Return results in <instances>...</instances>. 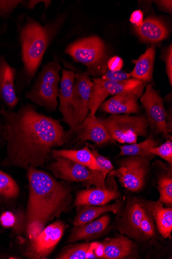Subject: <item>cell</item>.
Instances as JSON below:
<instances>
[{"instance_id": "cell-40", "label": "cell", "mask_w": 172, "mask_h": 259, "mask_svg": "<svg viewBox=\"0 0 172 259\" xmlns=\"http://www.w3.org/2000/svg\"><path fill=\"white\" fill-rule=\"evenodd\" d=\"M156 4L159 6L162 10L171 13V1H157L156 2Z\"/></svg>"}, {"instance_id": "cell-34", "label": "cell", "mask_w": 172, "mask_h": 259, "mask_svg": "<svg viewBox=\"0 0 172 259\" xmlns=\"http://www.w3.org/2000/svg\"><path fill=\"white\" fill-rule=\"evenodd\" d=\"M162 58L166 65V71L170 85H172V45L170 44L163 51Z\"/></svg>"}, {"instance_id": "cell-26", "label": "cell", "mask_w": 172, "mask_h": 259, "mask_svg": "<svg viewBox=\"0 0 172 259\" xmlns=\"http://www.w3.org/2000/svg\"><path fill=\"white\" fill-rule=\"evenodd\" d=\"M153 135L151 133L146 140L139 144L119 146L120 152L119 156H140L149 159L153 158L155 155L151 153L150 150L159 144Z\"/></svg>"}, {"instance_id": "cell-11", "label": "cell", "mask_w": 172, "mask_h": 259, "mask_svg": "<svg viewBox=\"0 0 172 259\" xmlns=\"http://www.w3.org/2000/svg\"><path fill=\"white\" fill-rule=\"evenodd\" d=\"M66 225L57 221L48 226L33 240L26 255L31 258H45L56 246L63 236Z\"/></svg>"}, {"instance_id": "cell-36", "label": "cell", "mask_w": 172, "mask_h": 259, "mask_svg": "<svg viewBox=\"0 0 172 259\" xmlns=\"http://www.w3.org/2000/svg\"><path fill=\"white\" fill-rule=\"evenodd\" d=\"M124 65V62L119 57L114 56L110 58L107 63L108 69L112 72H118L121 70Z\"/></svg>"}, {"instance_id": "cell-31", "label": "cell", "mask_w": 172, "mask_h": 259, "mask_svg": "<svg viewBox=\"0 0 172 259\" xmlns=\"http://www.w3.org/2000/svg\"><path fill=\"white\" fill-rule=\"evenodd\" d=\"M154 155L159 156L172 165V142L168 139L165 143L160 146L153 148L150 150Z\"/></svg>"}, {"instance_id": "cell-15", "label": "cell", "mask_w": 172, "mask_h": 259, "mask_svg": "<svg viewBox=\"0 0 172 259\" xmlns=\"http://www.w3.org/2000/svg\"><path fill=\"white\" fill-rule=\"evenodd\" d=\"M55 161L47 167L58 178L68 182H85L90 177L89 169L67 158L54 157Z\"/></svg>"}, {"instance_id": "cell-16", "label": "cell", "mask_w": 172, "mask_h": 259, "mask_svg": "<svg viewBox=\"0 0 172 259\" xmlns=\"http://www.w3.org/2000/svg\"><path fill=\"white\" fill-rule=\"evenodd\" d=\"M134 248L132 241L124 236H119L107 238L102 243H99L93 253L95 258L121 259L132 254Z\"/></svg>"}, {"instance_id": "cell-30", "label": "cell", "mask_w": 172, "mask_h": 259, "mask_svg": "<svg viewBox=\"0 0 172 259\" xmlns=\"http://www.w3.org/2000/svg\"><path fill=\"white\" fill-rule=\"evenodd\" d=\"M155 231L154 220L149 210V212L147 213L141 222L137 236L146 239H151L154 237Z\"/></svg>"}, {"instance_id": "cell-9", "label": "cell", "mask_w": 172, "mask_h": 259, "mask_svg": "<svg viewBox=\"0 0 172 259\" xmlns=\"http://www.w3.org/2000/svg\"><path fill=\"white\" fill-rule=\"evenodd\" d=\"M92 81L89 103L90 113L88 116L90 117L95 116L98 108L107 97L146 86V84L134 78L124 81L116 82L99 77L93 78Z\"/></svg>"}, {"instance_id": "cell-8", "label": "cell", "mask_w": 172, "mask_h": 259, "mask_svg": "<svg viewBox=\"0 0 172 259\" xmlns=\"http://www.w3.org/2000/svg\"><path fill=\"white\" fill-rule=\"evenodd\" d=\"M141 103L145 110V115L151 133L163 135L171 139L166 122L167 112L163 100L152 84L146 85L145 92L140 98Z\"/></svg>"}, {"instance_id": "cell-4", "label": "cell", "mask_w": 172, "mask_h": 259, "mask_svg": "<svg viewBox=\"0 0 172 259\" xmlns=\"http://www.w3.org/2000/svg\"><path fill=\"white\" fill-rule=\"evenodd\" d=\"M65 52L86 66V73L89 76L100 77L107 70L110 58L104 41L99 36L79 39L68 46Z\"/></svg>"}, {"instance_id": "cell-32", "label": "cell", "mask_w": 172, "mask_h": 259, "mask_svg": "<svg viewBox=\"0 0 172 259\" xmlns=\"http://www.w3.org/2000/svg\"><path fill=\"white\" fill-rule=\"evenodd\" d=\"M24 1L20 0H0V17L3 19L9 18L14 10Z\"/></svg>"}, {"instance_id": "cell-17", "label": "cell", "mask_w": 172, "mask_h": 259, "mask_svg": "<svg viewBox=\"0 0 172 259\" xmlns=\"http://www.w3.org/2000/svg\"><path fill=\"white\" fill-rule=\"evenodd\" d=\"M16 69L11 66L5 56L0 57V100L12 110L18 105L19 99L15 90Z\"/></svg>"}, {"instance_id": "cell-24", "label": "cell", "mask_w": 172, "mask_h": 259, "mask_svg": "<svg viewBox=\"0 0 172 259\" xmlns=\"http://www.w3.org/2000/svg\"><path fill=\"white\" fill-rule=\"evenodd\" d=\"M149 212L141 201H134L127 209L124 221L125 233L137 236L139 228L143 219Z\"/></svg>"}, {"instance_id": "cell-19", "label": "cell", "mask_w": 172, "mask_h": 259, "mask_svg": "<svg viewBox=\"0 0 172 259\" xmlns=\"http://www.w3.org/2000/svg\"><path fill=\"white\" fill-rule=\"evenodd\" d=\"M150 211L157 225L159 233L164 238H170L172 231V209L165 207L159 201L141 202Z\"/></svg>"}, {"instance_id": "cell-35", "label": "cell", "mask_w": 172, "mask_h": 259, "mask_svg": "<svg viewBox=\"0 0 172 259\" xmlns=\"http://www.w3.org/2000/svg\"><path fill=\"white\" fill-rule=\"evenodd\" d=\"M45 225L38 221L28 223V232L30 239L33 240L38 236L44 229Z\"/></svg>"}, {"instance_id": "cell-39", "label": "cell", "mask_w": 172, "mask_h": 259, "mask_svg": "<svg viewBox=\"0 0 172 259\" xmlns=\"http://www.w3.org/2000/svg\"><path fill=\"white\" fill-rule=\"evenodd\" d=\"M51 1H35V0H32V1H29L27 3L26 7L30 10H33L37 5L39 3H43L45 5V9H46L51 4Z\"/></svg>"}, {"instance_id": "cell-23", "label": "cell", "mask_w": 172, "mask_h": 259, "mask_svg": "<svg viewBox=\"0 0 172 259\" xmlns=\"http://www.w3.org/2000/svg\"><path fill=\"white\" fill-rule=\"evenodd\" d=\"M51 155L53 157L60 156L67 158L89 169L101 170L107 171L109 174L108 171L101 169L98 166L95 158L89 149L88 144H86V146L84 148L77 150H52Z\"/></svg>"}, {"instance_id": "cell-13", "label": "cell", "mask_w": 172, "mask_h": 259, "mask_svg": "<svg viewBox=\"0 0 172 259\" xmlns=\"http://www.w3.org/2000/svg\"><path fill=\"white\" fill-rule=\"evenodd\" d=\"M144 87L117 94L103 102L98 109L111 115L138 114L141 110L138 100L142 96Z\"/></svg>"}, {"instance_id": "cell-38", "label": "cell", "mask_w": 172, "mask_h": 259, "mask_svg": "<svg viewBox=\"0 0 172 259\" xmlns=\"http://www.w3.org/2000/svg\"><path fill=\"white\" fill-rule=\"evenodd\" d=\"M143 20V14L140 10L134 11L131 15L130 21L135 26H139L141 25Z\"/></svg>"}, {"instance_id": "cell-28", "label": "cell", "mask_w": 172, "mask_h": 259, "mask_svg": "<svg viewBox=\"0 0 172 259\" xmlns=\"http://www.w3.org/2000/svg\"><path fill=\"white\" fill-rule=\"evenodd\" d=\"M19 193V187L15 180L0 170V196L7 199H13L17 197Z\"/></svg>"}, {"instance_id": "cell-2", "label": "cell", "mask_w": 172, "mask_h": 259, "mask_svg": "<svg viewBox=\"0 0 172 259\" xmlns=\"http://www.w3.org/2000/svg\"><path fill=\"white\" fill-rule=\"evenodd\" d=\"M27 170L28 223L38 221L45 225L66 212L72 199L70 186L43 171L34 168Z\"/></svg>"}, {"instance_id": "cell-3", "label": "cell", "mask_w": 172, "mask_h": 259, "mask_svg": "<svg viewBox=\"0 0 172 259\" xmlns=\"http://www.w3.org/2000/svg\"><path fill=\"white\" fill-rule=\"evenodd\" d=\"M62 14L44 26L28 17L20 32L22 59L29 82L34 77L48 47L64 20Z\"/></svg>"}, {"instance_id": "cell-25", "label": "cell", "mask_w": 172, "mask_h": 259, "mask_svg": "<svg viewBox=\"0 0 172 259\" xmlns=\"http://www.w3.org/2000/svg\"><path fill=\"white\" fill-rule=\"evenodd\" d=\"M77 214L74 225L75 227L83 225L93 221L98 217L107 211H111L114 214L118 213L121 209L122 204L120 202L112 205L95 206L84 205Z\"/></svg>"}, {"instance_id": "cell-12", "label": "cell", "mask_w": 172, "mask_h": 259, "mask_svg": "<svg viewBox=\"0 0 172 259\" xmlns=\"http://www.w3.org/2000/svg\"><path fill=\"white\" fill-rule=\"evenodd\" d=\"M93 81L86 73L78 70L73 84V105L76 126L82 124L89 114V103Z\"/></svg>"}, {"instance_id": "cell-14", "label": "cell", "mask_w": 172, "mask_h": 259, "mask_svg": "<svg viewBox=\"0 0 172 259\" xmlns=\"http://www.w3.org/2000/svg\"><path fill=\"white\" fill-rule=\"evenodd\" d=\"M76 73L73 70L62 69L61 88L59 89V110L63 116V121L70 128L76 126L75 112L73 105V90Z\"/></svg>"}, {"instance_id": "cell-27", "label": "cell", "mask_w": 172, "mask_h": 259, "mask_svg": "<svg viewBox=\"0 0 172 259\" xmlns=\"http://www.w3.org/2000/svg\"><path fill=\"white\" fill-rule=\"evenodd\" d=\"M162 171L157 175L158 189L160 194L158 201L171 207L172 204L171 167L162 163Z\"/></svg>"}, {"instance_id": "cell-7", "label": "cell", "mask_w": 172, "mask_h": 259, "mask_svg": "<svg viewBox=\"0 0 172 259\" xmlns=\"http://www.w3.org/2000/svg\"><path fill=\"white\" fill-rule=\"evenodd\" d=\"M150 167V159L140 156H129L122 159L119 168L109 175L119 179L122 185L127 190L137 192L141 191Z\"/></svg>"}, {"instance_id": "cell-22", "label": "cell", "mask_w": 172, "mask_h": 259, "mask_svg": "<svg viewBox=\"0 0 172 259\" xmlns=\"http://www.w3.org/2000/svg\"><path fill=\"white\" fill-rule=\"evenodd\" d=\"M109 222V217L105 215L95 221L75 227L71 235L69 242L90 240L99 237L105 231Z\"/></svg>"}, {"instance_id": "cell-21", "label": "cell", "mask_w": 172, "mask_h": 259, "mask_svg": "<svg viewBox=\"0 0 172 259\" xmlns=\"http://www.w3.org/2000/svg\"><path fill=\"white\" fill-rule=\"evenodd\" d=\"M117 188H107L106 190L99 188L86 190L79 192L76 199L75 204L77 206L84 205H105L111 200L119 197Z\"/></svg>"}, {"instance_id": "cell-37", "label": "cell", "mask_w": 172, "mask_h": 259, "mask_svg": "<svg viewBox=\"0 0 172 259\" xmlns=\"http://www.w3.org/2000/svg\"><path fill=\"white\" fill-rule=\"evenodd\" d=\"M1 221L5 227H11L15 224V218L11 212H6L2 215Z\"/></svg>"}, {"instance_id": "cell-6", "label": "cell", "mask_w": 172, "mask_h": 259, "mask_svg": "<svg viewBox=\"0 0 172 259\" xmlns=\"http://www.w3.org/2000/svg\"><path fill=\"white\" fill-rule=\"evenodd\" d=\"M102 120L112 139L121 144H136L139 136L149 134L150 127L145 114H112Z\"/></svg>"}, {"instance_id": "cell-20", "label": "cell", "mask_w": 172, "mask_h": 259, "mask_svg": "<svg viewBox=\"0 0 172 259\" xmlns=\"http://www.w3.org/2000/svg\"><path fill=\"white\" fill-rule=\"evenodd\" d=\"M155 55V45H153L138 59L132 60L135 67L130 73L131 77L145 84L152 82Z\"/></svg>"}, {"instance_id": "cell-29", "label": "cell", "mask_w": 172, "mask_h": 259, "mask_svg": "<svg viewBox=\"0 0 172 259\" xmlns=\"http://www.w3.org/2000/svg\"><path fill=\"white\" fill-rule=\"evenodd\" d=\"M90 243L81 244L71 246L64 250L59 255L61 259L93 258L90 248Z\"/></svg>"}, {"instance_id": "cell-33", "label": "cell", "mask_w": 172, "mask_h": 259, "mask_svg": "<svg viewBox=\"0 0 172 259\" xmlns=\"http://www.w3.org/2000/svg\"><path fill=\"white\" fill-rule=\"evenodd\" d=\"M100 78L106 80L121 82L127 80L131 78L132 77L130 73H126L122 70L118 72H112L107 69Z\"/></svg>"}, {"instance_id": "cell-1", "label": "cell", "mask_w": 172, "mask_h": 259, "mask_svg": "<svg viewBox=\"0 0 172 259\" xmlns=\"http://www.w3.org/2000/svg\"><path fill=\"white\" fill-rule=\"evenodd\" d=\"M3 137L7 165L28 169L44 165L54 148L65 144L66 132L59 120L27 104L17 112L1 106Z\"/></svg>"}, {"instance_id": "cell-41", "label": "cell", "mask_w": 172, "mask_h": 259, "mask_svg": "<svg viewBox=\"0 0 172 259\" xmlns=\"http://www.w3.org/2000/svg\"><path fill=\"white\" fill-rule=\"evenodd\" d=\"M3 137V123L1 116V106H0V138Z\"/></svg>"}, {"instance_id": "cell-18", "label": "cell", "mask_w": 172, "mask_h": 259, "mask_svg": "<svg viewBox=\"0 0 172 259\" xmlns=\"http://www.w3.org/2000/svg\"><path fill=\"white\" fill-rule=\"evenodd\" d=\"M135 31L142 41L156 44L165 39L168 34L164 23L155 18H148L141 25L135 26Z\"/></svg>"}, {"instance_id": "cell-10", "label": "cell", "mask_w": 172, "mask_h": 259, "mask_svg": "<svg viewBox=\"0 0 172 259\" xmlns=\"http://www.w3.org/2000/svg\"><path fill=\"white\" fill-rule=\"evenodd\" d=\"M91 141L97 146H101L114 141L105 126L102 119L96 116H87L84 122L66 132L65 144L68 143L84 142Z\"/></svg>"}, {"instance_id": "cell-5", "label": "cell", "mask_w": 172, "mask_h": 259, "mask_svg": "<svg viewBox=\"0 0 172 259\" xmlns=\"http://www.w3.org/2000/svg\"><path fill=\"white\" fill-rule=\"evenodd\" d=\"M62 68L58 60L43 65L34 84L26 93V98L49 112L55 111L58 105L61 80L59 72Z\"/></svg>"}]
</instances>
